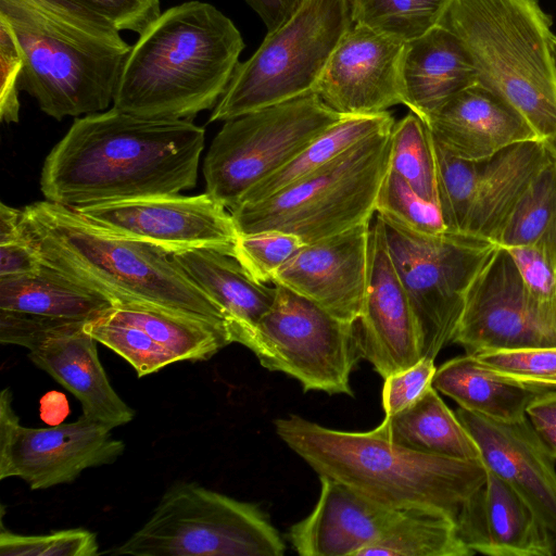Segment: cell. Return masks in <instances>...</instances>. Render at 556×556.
Returning <instances> with one entry per match:
<instances>
[{"label": "cell", "mask_w": 556, "mask_h": 556, "mask_svg": "<svg viewBox=\"0 0 556 556\" xmlns=\"http://www.w3.org/2000/svg\"><path fill=\"white\" fill-rule=\"evenodd\" d=\"M204 128L108 111L76 117L47 155L46 200L68 207L178 194L197 185Z\"/></svg>", "instance_id": "1"}, {"label": "cell", "mask_w": 556, "mask_h": 556, "mask_svg": "<svg viewBox=\"0 0 556 556\" xmlns=\"http://www.w3.org/2000/svg\"><path fill=\"white\" fill-rule=\"evenodd\" d=\"M243 49L237 26L211 3L172 7L131 47L113 106L142 117L190 119L215 108Z\"/></svg>", "instance_id": "2"}, {"label": "cell", "mask_w": 556, "mask_h": 556, "mask_svg": "<svg viewBox=\"0 0 556 556\" xmlns=\"http://www.w3.org/2000/svg\"><path fill=\"white\" fill-rule=\"evenodd\" d=\"M22 220L42 264L100 293L113 306L154 307L228 328L220 307L165 251L109 235L73 207L48 200L25 206Z\"/></svg>", "instance_id": "3"}, {"label": "cell", "mask_w": 556, "mask_h": 556, "mask_svg": "<svg viewBox=\"0 0 556 556\" xmlns=\"http://www.w3.org/2000/svg\"><path fill=\"white\" fill-rule=\"evenodd\" d=\"M22 49L20 89L61 121L103 112L131 50L109 21L73 0H0Z\"/></svg>", "instance_id": "4"}, {"label": "cell", "mask_w": 556, "mask_h": 556, "mask_svg": "<svg viewBox=\"0 0 556 556\" xmlns=\"http://www.w3.org/2000/svg\"><path fill=\"white\" fill-rule=\"evenodd\" d=\"M278 437L319 476L393 509L424 506L456 518L486 481L481 462L415 452L384 437L326 428L296 415L274 421Z\"/></svg>", "instance_id": "5"}, {"label": "cell", "mask_w": 556, "mask_h": 556, "mask_svg": "<svg viewBox=\"0 0 556 556\" xmlns=\"http://www.w3.org/2000/svg\"><path fill=\"white\" fill-rule=\"evenodd\" d=\"M552 24L536 0H450L438 23L463 43L479 83L506 100L538 139L556 143Z\"/></svg>", "instance_id": "6"}, {"label": "cell", "mask_w": 556, "mask_h": 556, "mask_svg": "<svg viewBox=\"0 0 556 556\" xmlns=\"http://www.w3.org/2000/svg\"><path fill=\"white\" fill-rule=\"evenodd\" d=\"M391 129L371 135L282 190L230 211L239 235L293 233L305 244L369 222L389 169Z\"/></svg>", "instance_id": "7"}, {"label": "cell", "mask_w": 556, "mask_h": 556, "mask_svg": "<svg viewBox=\"0 0 556 556\" xmlns=\"http://www.w3.org/2000/svg\"><path fill=\"white\" fill-rule=\"evenodd\" d=\"M354 24L353 0H301L293 14L239 63L210 122H226L314 92Z\"/></svg>", "instance_id": "8"}, {"label": "cell", "mask_w": 556, "mask_h": 556, "mask_svg": "<svg viewBox=\"0 0 556 556\" xmlns=\"http://www.w3.org/2000/svg\"><path fill=\"white\" fill-rule=\"evenodd\" d=\"M286 544L254 504L193 482L170 486L113 555L281 556Z\"/></svg>", "instance_id": "9"}, {"label": "cell", "mask_w": 556, "mask_h": 556, "mask_svg": "<svg viewBox=\"0 0 556 556\" xmlns=\"http://www.w3.org/2000/svg\"><path fill=\"white\" fill-rule=\"evenodd\" d=\"M381 219L416 319L421 356L434 359L453 342L467 290L498 244L469 232L419 236Z\"/></svg>", "instance_id": "10"}, {"label": "cell", "mask_w": 556, "mask_h": 556, "mask_svg": "<svg viewBox=\"0 0 556 556\" xmlns=\"http://www.w3.org/2000/svg\"><path fill=\"white\" fill-rule=\"evenodd\" d=\"M341 118L312 92L226 121L204 160L206 192L231 210Z\"/></svg>", "instance_id": "11"}, {"label": "cell", "mask_w": 556, "mask_h": 556, "mask_svg": "<svg viewBox=\"0 0 556 556\" xmlns=\"http://www.w3.org/2000/svg\"><path fill=\"white\" fill-rule=\"evenodd\" d=\"M276 286L268 312L237 340L261 365L293 377L304 391L353 395L350 376L361 357L355 325Z\"/></svg>", "instance_id": "12"}, {"label": "cell", "mask_w": 556, "mask_h": 556, "mask_svg": "<svg viewBox=\"0 0 556 556\" xmlns=\"http://www.w3.org/2000/svg\"><path fill=\"white\" fill-rule=\"evenodd\" d=\"M113 428L81 415L77 420L49 428L20 422L12 392L0 395V479L16 477L31 490L70 483L93 467L113 464L125 444Z\"/></svg>", "instance_id": "13"}, {"label": "cell", "mask_w": 556, "mask_h": 556, "mask_svg": "<svg viewBox=\"0 0 556 556\" xmlns=\"http://www.w3.org/2000/svg\"><path fill=\"white\" fill-rule=\"evenodd\" d=\"M102 231L174 254L212 249L233 256L239 236L230 211L206 191L73 207Z\"/></svg>", "instance_id": "14"}, {"label": "cell", "mask_w": 556, "mask_h": 556, "mask_svg": "<svg viewBox=\"0 0 556 556\" xmlns=\"http://www.w3.org/2000/svg\"><path fill=\"white\" fill-rule=\"evenodd\" d=\"M453 342L469 355L556 345L555 328L505 248L497 247L469 286Z\"/></svg>", "instance_id": "15"}, {"label": "cell", "mask_w": 556, "mask_h": 556, "mask_svg": "<svg viewBox=\"0 0 556 556\" xmlns=\"http://www.w3.org/2000/svg\"><path fill=\"white\" fill-rule=\"evenodd\" d=\"M354 325L361 357L383 379L422 358L416 319L378 214L370 222L364 307Z\"/></svg>", "instance_id": "16"}, {"label": "cell", "mask_w": 556, "mask_h": 556, "mask_svg": "<svg viewBox=\"0 0 556 556\" xmlns=\"http://www.w3.org/2000/svg\"><path fill=\"white\" fill-rule=\"evenodd\" d=\"M404 46L354 24L333 51L314 93L342 117L379 114L403 104L400 66Z\"/></svg>", "instance_id": "17"}, {"label": "cell", "mask_w": 556, "mask_h": 556, "mask_svg": "<svg viewBox=\"0 0 556 556\" xmlns=\"http://www.w3.org/2000/svg\"><path fill=\"white\" fill-rule=\"evenodd\" d=\"M370 222L305 244L276 273L273 283L313 301L341 321H355L366 295Z\"/></svg>", "instance_id": "18"}, {"label": "cell", "mask_w": 556, "mask_h": 556, "mask_svg": "<svg viewBox=\"0 0 556 556\" xmlns=\"http://www.w3.org/2000/svg\"><path fill=\"white\" fill-rule=\"evenodd\" d=\"M485 467L507 482L556 538L555 458L528 417L502 422L459 407Z\"/></svg>", "instance_id": "19"}, {"label": "cell", "mask_w": 556, "mask_h": 556, "mask_svg": "<svg viewBox=\"0 0 556 556\" xmlns=\"http://www.w3.org/2000/svg\"><path fill=\"white\" fill-rule=\"evenodd\" d=\"M86 323L70 320L43 330L26 348L28 357L80 402L84 415L111 428L124 426L135 412L111 386Z\"/></svg>", "instance_id": "20"}, {"label": "cell", "mask_w": 556, "mask_h": 556, "mask_svg": "<svg viewBox=\"0 0 556 556\" xmlns=\"http://www.w3.org/2000/svg\"><path fill=\"white\" fill-rule=\"evenodd\" d=\"M455 521L460 540L475 554L552 556L556 552L553 533L528 503L489 469L484 485L463 504Z\"/></svg>", "instance_id": "21"}, {"label": "cell", "mask_w": 556, "mask_h": 556, "mask_svg": "<svg viewBox=\"0 0 556 556\" xmlns=\"http://www.w3.org/2000/svg\"><path fill=\"white\" fill-rule=\"evenodd\" d=\"M425 123L437 144L470 162H484L517 143L540 140L506 100L480 83L455 94Z\"/></svg>", "instance_id": "22"}, {"label": "cell", "mask_w": 556, "mask_h": 556, "mask_svg": "<svg viewBox=\"0 0 556 556\" xmlns=\"http://www.w3.org/2000/svg\"><path fill=\"white\" fill-rule=\"evenodd\" d=\"M320 495L312 513L289 531L302 556H358L389 527L399 509L379 505L346 484L319 476Z\"/></svg>", "instance_id": "23"}, {"label": "cell", "mask_w": 556, "mask_h": 556, "mask_svg": "<svg viewBox=\"0 0 556 556\" xmlns=\"http://www.w3.org/2000/svg\"><path fill=\"white\" fill-rule=\"evenodd\" d=\"M400 76L403 104L424 122L455 94L479 83L463 43L440 25L405 42Z\"/></svg>", "instance_id": "24"}, {"label": "cell", "mask_w": 556, "mask_h": 556, "mask_svg": "<svg viewBox=\"0 0 556 556\" xmlns=\"http://www.w3.org/2000/svg\"><path fill=\"white\" fill-rule=\"evenodd\" d=\"M555 152L556 143L530 140L482 162L466 232L496 243L515 205Z\"/></svg>", "instance_id": "25"}, {"label": "cell", "mask_w": 556, "mask_h": 556, "mask_svg": "<svg viewBox=\"0 0 556 556\" xmlns=\"http://www.w3.org/2000/svg\"><path fill=\"white\" fill-rule=\"evenodd\" d=\"M170 257L224 312L232 342L254 327L274 303L276 286L254 280L232 255L193 249Z\"/></svg>", "instance_id": "26"}, {"label": "cell", "mask_w": 556, "mask_h": 556, "mask_svg": "<svg viewBox=\"0 0 556 556\" xmlns=\"http://www.w3.org/2000/svg\"><path fill=\"white\" fill-rule=\"evenodd\" d=\"M432 386L459 407L502 422L523 419L531 401L551 390L502 377L469 354L445 362L437 369Z\"/></svg>", "instance_id": "27"}, {"label": "cell", "mask_w": 556, "mask_h": 556, "mask_svg": "<svg viewBox=\"0 0 556 556\" xmlns=\"http://www.w3.org/2000/svg\"><path fill=\"white\" fill-rule=\"evenodd\" d=\"M378 430L415 452L482 462L478 444L431 386L413 405L384 416Z\"/></svg>", "instance_id": "28"}, {"label": "cell", "mask_w": 556, "mask_h": 556, "mask_svg": "<svg viewBox=\"0 0 556 556\" xmlns=\"http://www.w3.org/2000/svg\"><path fill=\"white\" fill-rule=\"evenodd\" d=\"M113 303L42 264L30 274L0 277V309L47 318L89 321Z\"/></svg>", "instance_id": "29"}, {"label": "cell", "mask_w": 556, "mask_h": 556, "mask_svg": "<svg viewBox=\"0 0 556 556\" xmlns=\"http://www.w3.org/2000/svg\"><path fill=\"white\" fill-rule=\"evenodd\" d=\"M394 123L388 111L374 115L342 117L313 139L286 165L253 186L238 204L265 199L308 177L361 140L391 129Z\"/></svg>", "instance_id": "30"}, {"label": "cell", "mask_w": 556, "mask_h": 556, "mask_svg": "<svg viewBox=\"0 0 556 556\" xmlns=\"http://www.w3.org/2000/svg\"><path fill=\"white\" fill-rule=\"evenodd\" d=\"M105 314L141 328L180 361H206L232 343L227 327L169 311L115 305Z\"/></svg>", "instance_id": "31"}, {"label": "cell", "mask_w": 556, "mask_h": 556, "mask_svg": "<svg viewBox=\"0 0 556 556\" xmlns=\"http://www.w3.org/2000/svg\"><path fill=\"white\" fill-rule=\"evenodd\" d=\"M460 540L455 518L448 513L415 506L399 509L377 541L358 556H470Z\"/></svg>", "instance_id": "32"}, {"label": "cell", "mask_w": 556, "mask_h": 556, "mask_svg": "<svg viewBox=\"0 0 556 556\" xmlns=\"http://www.w3.org/2000/svg\"><path fill=\"white\" fill-rule=\"evenodd\" d=\"M496 243L539 248L556 263V152L515 205Z\"/></svg>", "instance_id": "33"}, {"label": "cell", "mask_w": 556, "mask_h": 556, "mask_svg": "<svg viewBox=\"0 0 556 556\" xmlns=\"http://www.w3.org/2000/svg\"><path fill=\"white\" fill-rule=\"evenodd\" d=\"M389 169L419 197L438 204L433 138L427 124L410 111L392 127Z\"/></svg>", "instance_id": "34"}, {"label": "cell", "mask_w": 556, "mask_h": 556, "mask_svg": "<svg viewBox=\"0 0 556 556\" xmlns=\"http://www.w3.org/2000/svg\"><path fill=\"white\" fill-rule=\"evenodd\" d=\"M450 0H353L355 24L403 42L438 25Z\"/></svg>", "instance_id": "35"}, {"label": "cell", "mask_w": 556, "mask_h": 556, "mask_svg": "<svg viewBox=\"0 0 556 556\" xmlns=\"http://www.w3.org/2000/svg\"><path fill=\"white\" fill-rule=\"evenodd\" d=\"M85 330L98 342L125 358L138 377L151 375L178 362L167 349L141 328L101 314L85 324Z\"/></svg>", "instance_id": "36"}, {"label": "cell", "mask_w": 556, "mask_h": 556, "mask_svg": "<svg viewBox=\"0 0 556 556\" xmlns=\"http://www.w3.org/2000/svg\"><path fill=\"white\" fill-rule=\"evenodd\" d=\"M434 152L438 205L446 230L466 232L482 162L458 159L435 142Z\"/></svg>", "instance_id": "37"}, {"label": "cell", "mask_w": 556, "mask_h": 556, "mask_svg": "<svg viewBox=\"0 0 556 556\" xmlns=\"http://www.w3.org/2000/svg\"><path fill=\"white\" fill-rule=\"evenodd\" d=\"M376 214L419 236H438L446 231L439 205L419 197L390 169L379 189Z\"/></svg>", "instance_id": "38"}, {"label": "cell", "mask_w": 556, "mask_h": 556, "mask_svg": "<svg viewBox=\"0 0 556 556\" xmlns=\"http://www.w3.org/2000/svg\"><path fill=\"white\" fill-rule=\"evenodd\" d=\"M304 245V241L293 233L266 230L239 235L233 256L254 280L268 283Z\"/></svg>", "instance_id": "39"}, {"label": "cell", "mask_w": 556, "mask_h": 556, "mask_svg": "<svg viewBox=\"0 0 556 556\" xmlns=\"http://www.w3.org/2000/svg\"><path fill=\"white\" fill-rule=\"evenodd\" d=\"M472 356L482 367L502 377L556 388V345L488 351Z\"/></svg>", "instance_id": "40"}, {"label": "cell", "mask_w": 556, "mask_h": 556, "mask_svg": "<svg viewBox=\"0 0 556 556\" xmlns=\"http://www.w3.org/2000/svg\"><path fill=\"white\" fill-rule=\"evenodd\" d=\"M99 554L97 534L83 528L24 535L1 527V556H94Z\"/></svg>", "instance_id": "41"}, {"label": "cell", "mask_w": 556, "mask_h": 556, "mask_svg": "<svg viewBox=\"0 0 556 556\" xmlns=\"http://www.w3.org/2000/svg\"><path fill=\"white\" fill-rule=\"evenodd\" d=\"M506 250L513 256L530 296L556 330V263L539 248Z\"/></svg>", "instance_id": "42"}, {"label": "cell", "mask_w": 556, "mask_h": 556, "mask_svg": "<svg viewBox=\"0 0 556 556\" xmlns=\"http://www.w3.org/2000/svg\"><path fill=\"white\" fill-rule=\"evenodd\" d=\"M0 64V117L7 123H17L20 118V79L24 67V58L10 24L1 15Z\"/></svg>", "instance_id": "43"}, {"label": "cell", "mask_w": 556, "mask_h": 556, "mask_svg": "<svg viewBox=\"0 0 556 556\" xmlns=\"http://www.w3.org/2000/svg\"><path fill=\"white\" fill-rule=\"evenodd\" d=\"M435 371L434 359L424 357L415 365L384 378L382 406L386 416L413 405L432 386Z\"/></svg>", "instance_id": "44"}, {"label": "cell", "mask_w": 556, "mask_h": 556, "mask_svg": "<svg viewBox=\"0 0 556 556\" xmlns=\"http://www.w3.org/2000/svg\"><path fill=\"white\" fill-rule=\"evenodd\" d=\"M109 21L119 31L142 34L162 13L160 0H73Z\"/></svg>", "instance_id": "45"}, {"label": "cell", "mask_w": 556, "mask_h": 556, "mask_svg": "<svg viewBox=\"0 0 556 556\" xmlns=\"http://www.w3.org/2000/svg\"><path fill=\"white\" fill-rule=\"evenodd\" d=\"M41 266L39 252L27 231L22 239L0 244V277L30 274Z\"/></svg>", "instance_id": "46"}, {"label": "cell", "mask_w": 556, "mask_h": 556, "mask_svg": "<svg viewBox=\"0 0 556 556\" xmlns=\"http://www.w3.org/2000/svg\"><path fill=\"white\" fill-rule=\"evenodd\" d=\"M245 2L258 14L269 33L293 14L301 0H245Z\"/></svg>", "instance_id": "47"}, {"label": "cell", "mask_w": 556, "mask_h": 556, "mask_svg": "<svg viewBox=\"0 0 556 556\" xmlns=\"http://www.w3.org/2000/svg\"><path fill=\"white\" fill-rule=\"evenodd\" d=\"M526 413L534 427L556 430V392L547 390L535 396Z\"/></svg>", "instance_id": "48"}, {"label": "cell", "mask_w": 556, "mask_h": 556, "mask_svg": "<svg viewBox=\"0 0 556 556\" xmlns=\"http://www.w3.org/2000/svg\"><path fill=\"white\" fill-rule=\"evenodd\" d=\"M22 210L0 204V244L16 241L25 237Z\"/></svg>", "instance_id": "49"}, {"label": "cell", "mask_w": 556, "mask_h": 556, "mask_svg": "<svg viewBox=\"0 0 556 556\" xmlns=\"http://www.w3.org/2000/svg\"><path fill=\"white\" fill-rule=\"evenodd\" d=\"M545 443L546 447L551 452V454L556 459V430L545 427H534Z\"/></svg>", "instance_id": "50"}, {"label": "cell", "mask_w": 556, "mask_h": 556, "mask_svg": "<svg viewBox=\"0 0 556 556\" xmlns=\"http://www.w3.org/2000/svg\"><path fill=\"white\" fill-rule=\"evenodd\" d=\"M551 53L553 59V64L556 73V35L554 34L551 39Z\"/></svg>", "instance_id": "51"}]
</instances>
